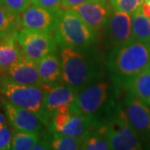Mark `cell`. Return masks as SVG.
Wrapping results in <instances>:
<instances>
[{
  "instance_id": "1",
  "label": "cell",
  "mask_w": 150,
  "mask_h": 150,
  "mask_svg": "<svg viewBox=\"0 0 150 150\" xmlns=\"http://www.w3.org/2000/svg\"><path fill=\"white\" fill-rule=\"evenodd\" d=\"M150 65V43L132 40L112 48L108 68L116 84L128 88L135 76Z\"/></svg>"
},
{
  "instance_id": "2",
  "label": "cell",
  "mask_w": 150,
  "mask_h": 150,
  "mask_svg": "<svg viewBox=\"0 0 150 150\" xmlns=\"http://www.w3.org/2000/svg\"><path fill=\"white\" fill-rule=\"evenodd\" d=\"M54 16V38L60 46L84 50L95 41L96 31L72 9L60 8Z\"/></svg>"
},
{
  "instance_id": "3",
  "label": "cell",
  "mask_w": 150,
  "mask_h": 150,
  "mask_svg": "<svg viewBox=\"0 0 150 150\" xmlns=\"http://www.w3.org/2000/svg\"><path fill=\"white\" fill-rule=\"evenodd\" d=\"M82 51L70 47H62L60 53L61 81L78 92L93 83L97 76L93 61Z\"/></svg>"
},
{
  "instance_id": "4",
  "label": "cell",
  "mask_w": 150,
  "mask_h": 150,
  "mask_svg": "<svg viewBox=\"0 0 150 150\" xmlns=\"http://www.w3.org/2000/svg\"><path fill=\"white\" fill-rule=\"evenodd\" d=\"M0 89L5 99L18 107L32 111L44 124L48 123L50 117L45 109L43 86L19 84L3 75L0 77Z\"/></svg>"
},
{
  "instance_id": "5",
  "label": "cell",
  "mask_w": 150,
  "mask_h": 150,
  "mask_svg": "<svg viewBox=\"0 0 150 150\" xmlns=\"http://www.w3.org/2000/svg\"><path fill=\"white\" fill-rule=\"evenodd\" d=\"M98 134L107 141L110 149H142L139 136L131 126L123 108H117L107 123L99 128Z\"/></svg>"
},
{
  "instance_id": "6",
  "label": "cell",
  "mask_w": 150,
  "mask_h": 150,
  "mask_svg": "<svg viewBox=\"0 0 150 150\" xmlns=\"http://www.w3.org/2000/svg\"><path fill=\"white\" fill-rule=\"evenodd\" d=\"M109 85L105 81L93 82L78 92L71 110L85 115L93 121V117L106 103Z\"/></svg>"
},
{
  "instance_id": "7",
  "label": "cell",
  "mask_w": 150,
  "mask_h": 150,
  "mask_svg": "<svg viewBox=\"0 0 150 150\" xmlns=\"http://www.w3.org/2000/svg\"><path fill=\"white\" fill-rule=\"evenodd\" d=\"M14 34L23 54L36 62L55 52L56 40L51 33L18 29Z\"/></svg>"
},
{
  "instance_id": "8",
  "label": "cell",
  "mask_w": 150,
  "mask_h": 150,
  "mask_svg": "<svg viewBox=\"0 0 150 150\" xmlns=\"http://www.w3.org/2000/svg\"><path fill=\"white\" fill-rule=\"evenodd\" d=\"M93 121L88 117L74 110L55 113L50 123L54 133L69 135L83 139L88 134Z\"/></svg>"
},
{
  "instance_id": "9",
  "label": "cell",
  "mask_w": 150,
  "mask_h": 150,
  "mask_svg": "<svg viewBox=\"0 0 150 150\" xmlns=\"http://www.w3.org/2000/svg\"><path fill=\"white\" fill-rule=\"evenodd\" d=\"M19 29L51 33L54 32L56 19L54 13L31 4L18 16Z\"/></svg>"
},
{
  "instance_id": "10",
  "label": "cell",
  "mask_w": 150,
  "mask_h": 150,
  "mask_svg": "<svg viewBox=\"0 0 150 150\" xmlns=\"http://www.w3.org/2000/svg\"><path fill=\"white\" fill-rule=\"evenodd\" d=\"M44 105L49 117L57 112H67L71 110V105L74 102L78 91L69 86L54 85L43 83Z\"/></svg>"
},
{
  "instance_id": "11",
  "label": "cell",
  "mask_w": 150,
  "mask_h": 150,
  "mask_svg": "<svg viewBox=\"0 0 150 150\" xmlns=\"http://www.w3.org/2000/svg\"><path fill=\"white\" fill-rule=\"evenodd\" d=\"M103 28L108 43L112 48L134 40L132 33V15L128 13L112 10Z\"/></svg>"
},
{
  "instance_id": "12",
  "label": "cell",
  "mask_w": 150,
  "mask_h": 150,
  "mask_svg": "<svg viewBox=\"0 0 150 150\" xmlns=\"http://www.w3.org/2000/svg\"><path fill=\"white\" fill-rule=\"evenodd\" d=\"M124 110L129 123L137 134L142 138H150V108L131 92L124 99Z\"/></svg>"
},
{
  "instance_id": "13",
  "label": "cell",
  "mask_w": 150,
  "mask_h": 150,
  "mask_svg": "<svg viewBox=\"0 0 150 150\" xmlns=\"http://www.w3.org/2000/svg\"><path fill=\"white\" fill-rule=\"evenodd\" d=\"M70 9L75 12L96 32L104 28L108 17L113 10L108 0H88Z\"/></svg>"
},
{
  "instance_id": "14",
  "label": "cell",
  "mask_w": 150,
  "mask_h": 150,
  "mask_svg": "<svg viewBox=\"0 0 150 150\" xmlns=\"http://www.w3.org/2000/svg\"><path fill=\"white\" fill-rule=\"evenodd\" d=\"M3 105L7 119L14 129L38 134L40 133L43 123L36 113L18 107L7 99H4Z\"/></svg>"
},
{
  "instance_id": "15",
  "label": "cell",
  "mask_w": 150,
  "mask_h": 150,
  "mask_svg": "<svg viewBox=\"0 0 150 150\" xmlns=\"http://www.w3.org/2000/svg\"><path fill=\"white\" fill-rule=\"evenodd\" d=\"M4 76L9 80L19 84L40 87L43 85L37 62L29 59L24 54L6 71Z\"/></svg>"
},
{
  "instance_id": "16",
  "label": "cell",
  "mask_w": 150,
  "mask_h": 150,
  "mask_svg": "<svg viewBox=\"0 0 150 150\" xmlns=\"http://www.w3.org/2000/svg\"><path fill=\"white\" fill-rule=\"evenodd\" d=\"M14 33L0 39V74H4L23 54Z\"/></svg>"
},
{
  "instance_id": "17",
  "label": "cell",
  "mask_w": 150,
  "mask_h": 150,
  "mask_svg": "<svg viewBox=\"0 0 150 150\" xmlns=\"http://www.w3.org/2000/svg\"><path fill=\"white\" fill-rule=\"evenodd\" d=\"M38 69L43 83L54 84L61 79V61L56 54H48L37 62Z\"/></svg>"
},
{
  "instance_id": "18",
  "label": "cell",
  "mask_w": 150,
  "mask_h": 150,
  "mask_svg": "<svg viewBox=\"0 0 150 150\" xmlns=\"http://www.w3.org/2000/svg\"><path fill=\"white\" fill-rule=\"evenodd\" d=\"M128 89L150 106V65L134 77L129 83Z\"/></svg>"
},
{
  "instance_id": "19",
  "label": "cell",
  "mask_w": 150,
  "mask_h": 150,
  "mask_svg": "<svg viewBox=\"0 0 150 150\" xmlns=\"http://www.w3.org/2000/svg\"><path fill=\"white\" fill-rule=\"evenodd\" d=\"M133 39L150 43V18L142 13L141 8L132 15Z\"/></svg>"
},
{
  "instance_id": "20",
  "label": "cell",
  "mask_w": 150,
  "mask_h": 150,
  "mask_svg": "<svg viewBox=\"0 0 150 150\" xmlns=\"http://www.w3.org/2000/svg\"><path fill=\"white\" fill-rule=\"evenodd\" d=\"M39 140L38 134L15 129L13 133L11 149L31 150Z\"/></svg>"
},
{
  "instance_id": "21",
  "label": "cell",
  "mask_w": 150,
  "mask_h": 150,
  "mask_svg": "<svg viewBox=\"0 0 150 150\" xmlns=\"http://www.w3.org/2000/svg\"><path fill=\"white\" fill-rule=\"evenodd\" d=\"M83 140L69 135L54 133L51 149L55 150H79L82 148Z\"/></svg>"
},
{
  "instance_id": "22",
  "label": "cell",
  "mask_w": 150,
  "mask_h": 150,
  "mask_svg": "<svg viewBox=\"0 0 150 150\" xmlns=\"http://www.w3.org/2000/svg\"><path fill=\"white\" fill-rule=\"evenodd\" d=\"M19 29L18 16L0 6V34L2 37Z\"/></svg>"
},
{
  "instance_id": "23",
  "label": "cell",
  "mask_w": 150,
  "mask_h": 150,
  "mask_svg": "<svg viewBox=\"0 0 150 150\" xmlns=\"http://www.w3.org/2000/svg\"><path fill=\"white\" fill-rule=\"evenodd\" d=\"M83 150H108L110 149L105 139L99 134H88L82 141V148Z\"/></svg>"
},
{
  "instance_id": "24",
  "label": "cell",
  "mask_w": 150,
  "mask_h": 150,
  "mask_svg": "<svg viewBox=\"0 0 150 150\" xmlns=\"http://www.w3.org/2000/svg\"><path fill=\"white\" fill-rule=\"evenodd\" d=\"M144 0H110L113 10L122 11L133 15L141 8Z\"/></svg>"
},
{
  "instance_id": "25",
  "label": "cell",
  "mask_w": 150,
  "mask_h": 150,
  "mask_svg": "<svg viewBox=\"0 0 150 150\" xmlns=\"http://www.w3.org/2000/svg\"><path fill=\"white\" fill-rule=\"evenodd\" d=\"M32 4V0H0V6L18 16Z\"/></svg>"
},
{
  "instance_id": "26",
  "label": "cell",
  "mask_w": 150,
  "mask_h": 150,
  "mask_svg": "<svg viewBox=\"0 0 150 150\" xmlns=\"http://www.w3.org/2000/svg\"><path fill=\"white\" fill-rule=\"evenodd\" d=\"M12 137V131L5 123L0 127V150L11 149Z\"/></svg>"
},
{
  "instance_id": "27",
  "label": "cell",
  "mask_w": 150,
  "mask_h": 150,
  "mask_svg": "<svg viewBox=\"0 0 150 150\" xmlns=\"http://www.w3.org/2000/svg\"><path fill=\"white\" fill-rule=\"evenodd\" d=\"M32 4L41 7L54 14L62 8V0H32Z\"/></svg>"
},
{
  "instance_id": "28",
  "label": "cell",
  "mask_w": 150,
  "mask_h": 150,
  "mask_svg": "<svg viewBox=\"0 0 150 150\" xmlns=\"http://www.w3.org/2000/svg\"><path fill=\"white\" fill-rule=\"evenodd\" d=\"M88 0H62V8H72L74 7L82 4Z\"/></svg>"
},
{
  "instance_id": "29",
  "label": "cell",
  "mask_w": 150,
  "mask_h": 150,
  "mask_svg": "<svg viewBox=\"0 0 150 150\" xmlns=\"http://www.w3.org/2000/svg\"><path fill=\"white\" fill-rule=\"evenodd\" d=\"M33 150H49L51 149V142L49 143L48 140H38L36 144L33 147Z\"/></svg>"
},
{
  "instance_id": "30",
  "label": "cell",
  "mask_w": 150,
  "mask_h": 150,
  "mask_svg": "<svg viewBox=\"0 0 150 150\" xmlns=\"http://www.w3.org/2000/svg\"><path fill=\"white\" fill-rule=\"evenodd\" d=\"M141 11L145 16L150 18V5L146 2H144L143 5L141 6Z\"/></svg>"
},
{
  "instance_id": "31",
  "label": "cell",
  "mask_w": 150,
  "mask_h": 150,
  "mask_svg": "<svg viewBox=\"0 0 150 150\" xmlns=\"http://www.w3.org/2000/svg\"><path fill=\"white\" fill-rule=\"evenodd\" d=\"M5 123V116L0 112V127H2Z\"/></svg>"
},
{
  "instance_id": "32",
  "label": "cell",
  "mask_w": 150,
  "mask_h": 150,
  "mask_svg": "<svg viewBox=\"0 0 150 150\" xmlns=\"http://www.w3.org/2000/svg\"><path fill=\"white\" fill-rule=\"evenodd\" d=\"M2 95H3V94H2V92H1V89H0V106H1V103L4 102L3 99H2Z\"/></svg>"
},
{
  "instance_id": "33",
  "label": "cell",
  "mask_w": 150,
  "mask_h": 150,
  "mask_svg": "<svg viewBox=\"0 0 150 150\" xmlns=\"http://www.w3.org/2000/svg\"><path fill=\"white\" fill-rule=\"evenodd\" d=\"M144 2H146L147 4H149L150 5V0H144Z\"/></svg>"
},
{
  "instance_id": "34",
  "label": "cell",
  "mask_w": 150,
  "mask_h": 150,
  "mask_svg": "<svg viewBox=\"0 0 150 150\" xmlns=\"http://www.w3.org/2000/svg\"><path fill=\"white\" fill-rule=\"evenodd\" d=\"M1 38H2V36H1V34H0V39H1Z\"/></svg>"
},
{
  "instance_id": "35",
  "label": "cell",
  "mask_w": 150,
  "mask_h": 150,
  "mask_svg": "<svg viewBox=\"0 0 150 150\" xmlns=\"http://www.w3.org/2000/svg\"><path fill=\"white\" fill-rule=\"evenodd\" d=\"M108 1H110V0H108Z\"/></svg>"
}]
</instances>
